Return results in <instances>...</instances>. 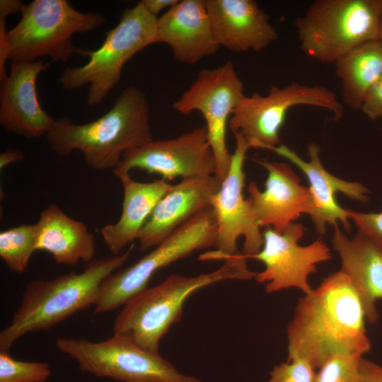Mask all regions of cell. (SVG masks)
<instances>
[{
	"label": "cell",
	"instance_id": "1",
	"mask_svg": "<svg viewBox=\"0 0 382 382\" xmlns=\"http://www.w3.org/2000/svg\"><path fill=\"white\" fill-rule=\"evenodd\" d=\"M362 303L342 270L325 277L299 299L286 328L288 358L307 359L318 369L330 357L371 349Z\"/></svg>",
	"mask_w": 382,
	"mask_h": 382
},
{
	"label": "cell",
	"instance_id": "2",
	"mask_svg": "<svg viewBox=\"0 0 382 382\" xmlns=\"http://www.w3.org/2000/svg\"><path fill=\"white\" fill-rule=\"evenodd\" d=\"M149 120L146 94L131 86L97 120L79 125L66 117L57 119L45 137L50 149L59 157L79 151L93 169L114 170L126 151L154 140Z\"/></svg>",
	"mask_w": 382,
	"mask_h": 382
},
{
	"label": "cell",
	"instance_id": "3",
	"mask_svg": "<svg viewBox=\"0 0 382 382\" xmlns=\"http://www.w3.org/2000/svg\"><path fill=\"white\" fill-rule=\"evenodd\" d=\"M132 249L131 245L122 254L93 259L81 272L28 282L11 323L0 332V351L8 352L23 336L49 330L94 306L104 279L126 262Z\"/></svg>",
	"mask_w": 382,
	"mask_h": 382
},
{
	"label": "cell",
	"instance_id": "4",
	"mask_svg": "<svg viewBox=\"0 0 382 382\" xmlns=\"http://www.w3.org/2000/svg\"><path fill=\"white\" fill-rule=\"evenodd\" d=\"M247 260L240 253L224 260L214 272L192 277L171 274L146 289L124 305L114 321L113 335L158 352L161 339L180 320L183 304L192 293L221 281L255 277L257 272L248 268Z\"/></svg>",
	"mask_w": 382,
	"mask_h": 382
},
{
	"label": "cell",
	"instance_id": "5",
	"mask_svg": "<svg viewBox=\"0 0 382 382\" xmlns=\"http://www.w3.org/2000/svg\"><path fill=\"white\" fill-rule=\"evenodd\" d=\"M295 25L306 55L335 63L355 47L379 40L382 0H316Z\"/></svg>",
	"mask_w": 382,
	"mask_h": 382
},
{
	"label": "cell",
	"instance_id": "6",
	"mask_svg": "<svg viewBox=\"0 0 382 382\" xmlns=\"http://www.w3.org/2000/svg\"><path fill=\"white\" fill-rule=\"evenodd\" d=\"M21 17L7 32L8 60L34 62L49 57L52 62H66L73 54L86 56L76 47L72 36L97 29L105 22L100 13L81 12L66 0H34L23 7Z\"/></svg>",
	"mask_w": 382,
	"mask_h": 382
},
{
	"label": "cell",
	"instance_id": "7",
	"mask_svg": "<svg viewBox=\"0 0 382 382\" xmlns=\"http://www.w3.org/2000/svg\"><path fill=\"white\" fill-rule=\"evenodd\" d=\"M157 18L140 1L125 8L117 25L106 32L101 45L96 50L86 51L88 62L63 71L61 86L74 90L88 85V104L102 103L118 84L125 64L137 52L156 43Z\"/></svg>",
	"mask_w": 382,
	"mask_h": 382
},
{
	"label": "cell",
	"instance_id": "8",
	"mask_svg": "<svg viewBox=\"0 0 382 382\" xmlns=\"http://www.w3.org/2000/svg\"><path fill=\"white\" fill-rule=\"evenodd\" d=\"M217 225L212 207L185 223L132 265L108 276L94 305L96 314L124 306L147 289L156 272L193 252L215 246Z\"/></svg>",
	"mask_w": 382,
	"mask_h": 382
},
{
	"label": "cell",
	"instance_id": "9",
	"mask_svg": "<svg viewBox=\"0 0 382 382\" xmlns=\"http://www.w3.org/2000/svg\"><path fill=\"white\" fill-rule=\"evenodd\" d=\"M298 105L327 110L336 120L343 114L341 103L329 88L291 82L283 87L272 86L265 96L258 93L245 96L233 112L228 126L250 148L270 150L280 144L279 132L288 111Z\"/></svg>",
	"mask_w": 382,
	"mask_h": 382
},
{
	"label": "cell",
	"instance_id": "10",
	"mask_svg": "<svg viewBox=\"0 0 382 382\" xmlns=\"http://www.w3.org/2000/svg\"><path fill=\"white\" fill-rule=\"evenodd\" d=\"M56 346L76 360L82 371L98 377L123 382H202L180 373L158 352L114 335L99 342L59 337Z\"/></svg>",
	"mask_w": 382,
	"mask_h": 382
},
{
	"label": "cell",
	"instance_id": "11",
	"mask_svg": "<svg viewBox=\"0 0 382 382\" xmlns=\"http://www.w3.org/2000/svg\"><path fill=\"white\" fill-rule=\"evenodd\" d=\"M245 96L242 81L233 63L227 61L216 68L201 69L196 80L173 104L175 110L183 115L194 111L203 115L215 156V175L221 182L231 161L226 144L227 125Z\"/></svg>",
	"mask_w": 382,
	"mask_h": 382
},
{
	"label": "cell",
	"instance_id": "12",
	"mask_svg": "<svg viewBox=\"0 0 382 382\" xmlns=\"http://www.w3.org/2000/svg\"><path fill=\"white\" fill-rule=\"evenodd\" d=\"M234 136L236 147L228 172L211 202L217 225L216 249L200 255V260H224L240 253L237 245L240 237L244 238L242 253L246 258L257 253L263 245L260 226L250 200L243 195V164L250 147L240 134Z\"/></svg>",
	"mask_w": 382,
	"mask_h": 382
},
{
	"label": "cell",
	"instance_id": "13",
	"mask_svg": "<svg viewBox=\"0 0 382 382\" xmlns=\"http://www.w3.org/2000/svg\"><path fill=\"white\" fill-rule=\"evenodd\" d=\"M139 169L171 180L216 174L215 156L205 125L168 139L152 140L126 151L113 170L115 176Z\"/></svg>",
	"mask_w": 382,
	"mask_h": 382
},
{
	"label": "cell",
	"instance_id": "14",
	"mask_svg": "<svg viewBox=\"0 0 382 382\" xmlns=\"http://www.w3.org/2000/svg\"><path fill=\"white\" fill-rule=\"evenodd\" d=\"M301 224L291 223L282 232L267 227L262 231L263 245L256 254L247 259H255L265 265L257 272L255 280L265 284L267 293L297 288L304 294L312 291L308 276L316 272L317 265L331 259L329 248L320 239L308 245L298 243L304 234Z\"/></svg>",
	"mask_w": 382,
	"mask_h": 382
},
{
	"label": "cell",
	"instance_id": "15",
	"mask_svg": "<svg viewBox=\"0 0 382 382\" xmlns=\"http://www.w3.org/2000/svg\"><path fill=\"white\" fill-rule=\"evenodd\" d=\"M52 62H13L0 88V124L7 132L26 139L46 136L56 120L39 102L36 82Z\"/></svg>",
	"mask_w": 382,
	"mask_h": 382
},
{
	"label": "cell",
	"instance_id": "16",
	"mask_svg": "<svg viewBox=\"0 0 382 382\" xmlns=\"http://www.w3.org/2000/svg\"><path fill=\"white\" fill-rule=\"evenodd\" d=\"M267 171L263 191L254 181L247 190L260 226L282 232L302 214H309L311 197L308 187L302 185L299 176L286 163L256 159Z\"/></svg>",
	"mask_w": 382,
	"mask_h": 382
},
{
	"label": "cell",
	"instance_id": "17",
	"mask_svg": "<svg viewBox=\"0 0 382 382\" xmlns=\"http://www.w3.org/2000/svg\"><path fill=\"white\" fill-rule=\"evenodd\" d=\"M270 150L290 161L306 176L311 197L309 215L314 223L316 231L323 235L326 231V224L335 226L338 224V221L349 231L348 209L337 204L335 194L341 192L352 199L367 202L369 193L367 188L359 183L340 179L327 171L320 162V148L316 144L308 146V161L303 160L284 144H280Z\"/></svg>",
	"mask_w": 382,
	"mask_h": 382
},
{
	"label": "cell",
	"instance_id": "18",
	"mask_svg": "<svg viewBox=\"0 0 382 382\" xmlns=\"http://www.w3.org/2000/svg\"><path fill=\"white\" fill-rule=\"evenodd\" d=\"M221 181L215 175L184 178L159 200L138 238L139 248H154L176 229L211 207Z\"/></svg>",
	"mask_w": 382,
	"mask_h": 382
},
{
	"label": "cell",
	"instance_id": "19",
	"mask_svg": "<svg viewBox=\"0 0 382 382\" xmlns=\"http://www.w3.org/2000/svg\"><path fill=\"white\" fill-rule=\"evenodd\" d=\"M214 37L233 52H259L278 38L269 16L253 0H206Z\"/></svg>",
	"mask_w": 382,
	"mask_h": 382
},
{
	"label": "cell",
	"instance_id": "20",
	"mask_svg": "<svg viewBox=\"0 0 382 382\" xmlns=\"http://www.w3.org/2000/svg\"><path fill=\"white\" fill-rule=\"evenodd\" d=\"M168 45L179 62L193 65L219 49L206 0H183L157 18L156 43Z\"/></svg>",
	"mask_w": 382,
	"mask_h": 382
},
{
	"label": "cell",
	"instance_id": "21",
	"mask_svg": "<svg viewBox=\"0 0 382 382\" xmlns=\"http://www.w3.org/2000/svg\"><path fill=\"white\" fill-rule=\"evenodd\" d=\"M332 243L341 259V270L352 283L362 303L366 319L378 320L376 301H382V250L361 233L349 238L335 225Z\"/></svg>",
	"mask_w": 382,
	"mask_h": 382
},
{
	"label": "cell",
	"instance_id": "22",
	"mask_svg": "<svg viewBox=\"0 0 382 382\" xmlns=\"http://www.w3.org/2000/svg\"><path fill=\"white\" fill-rule=\"evenodd\" d=\"M117 177L123 187L122 213L117 221L100 228L103 242L112 255H119L138 239L155 207L173 186L162 178L141 183L132 179L129 173Z\"/></svg>",
	"mask_w": 382,
	"mask_h": 382
},
{
	"label": "cell",
	"instance_id": "23",
	"mask_svg": "<svg viewBox=\"0 0 382 382\" xmlns=\"http://www.w3.org/2000/svg\"><path fill=\"white\" fill-rule=\"evenodd\" d=\"M35 224L37 250L49 253L58 265H76L94 259V235L83 222L71 218L57 204L45 208Z\"/></svg>",
	"mask_w": 382,
	"mask_h": 382
},
{
	"label": "cell",
	"instance_id": "24",
	"mask_svg": "<svg viewBox=\"0 0 382 382\" xmlns=\"http://www.w3.org/2000/svg\"><path fill=\"white\" fill-rule=\"evenodd\" d=\"M346 105L359 110L371 88L382 77V44L380 40L364 43L335 63Z\"/></svg>",
	"mask_w": 382,
	"mask_h": 382
},
{
	"label": "cell",
	"instance_id": "25",
	"mask_svg": "<svg viewBox=\"0 0 382 382\" xmlns=\"http://www.w3.org/2000/svg\"><path fill=\"white\" fill-rule=\"evenodd\" d=\"M36 224H22L0 233V256L8 269L15 273L24 272L37 250Z\"/></svg>",
	"mask_w": 382,
	"mask_h": 382
},
{
	"label": "cell",
	"instance_id": "26",
	"mask_svg": "<svg viewBox=\"0 0 382 382\" xmlns=\"http://www.w3.org/2000/svg\"><path fill=\"white\" fill-rule=\"evenodd\" d=\"M50 374L47 363L16 360L0 351V382H45Z\"/></svg>",
	"mask_w": 382,
	"mask_h": 382
},
{
	"label": "cell",
	"instance_id": "27",
	"mask_svg": "<svg viewBox=\"0 0 382 382\" xmlns=\"http://www.w3.org/2000/svg\"><path fill=\"white\" fill-rule=\"evenodd\" d=\"M362 357L358 353L330 357L318 368L315 382H358Z\"/></svg>",
	"mask_w": 382,
	"mask_h": 382
},
{
	"label": "cell",
	"instance_id": "28",
	"mask_svg": "<svg viewBox=\"0 0 382 382\" xmlns=\"http://www.w3.org/2000/svg\"><path fill=\"white\" fill-rule=\"evenodd\" d=\"M315 369L307 359L294 357L275 366L268 382H315Z\"/></svg>",
	"mask_w": 382,
	"mask_h": 382
},
{
	"label": "cell",
	"instance_id": "29",
	"mask_svg": "<svg viewBox=\"0 0 382 382\" xmlns=\"http://www.w3.org/2000/svg\"><path fill=\"white\" fill-rule=\"evenodd\" d=\"M349 216L359 232L369 238L382 250V212L361 213L348 209Z\"/></svg>",
	"mask_w": 382,
	"mask_h": 382
},
{
	"label": "cell",
	"instance_id": "30",
	"mask_svg": "<svg viewBox=\"0 0 382 382\" xmlns=\"http://www.w3.org/2000/svg\"><path fill=\"white\" fill-rule=\"evenodd\" d=\"M359 110L371 120H382V77L369 91Z\"/></svg>",
	"mask_w": 382,
	"mask_h": 382
},
{
	"label": "cell",
	"instance_id": "31",
	"mask_svg": "<svg viewBox=\"0 0 382 382\" xmlns=\"http://www.w3.org/2000/svg\"><path fill=\"white\" fill-rule=\"evenodd\" d=\"M358 382H382V366L362 357Z\"/></svg>",
	"mask_w": 382,
	"mask_h": 382
},
{
	"label": "cell",
	"instance_id": "32",
	"mask_svg": "<svg viewBox=\"0 0 382 382\" xmlns=\"http://www.w3.org/2000/svg\"><path fill=\"white\" fill-rule=\"evenodd\" d=\"M179 1L178 0H142L140 2L149 13L157 17L161 11L170 9Z\"/></svg>",
	"mask_w": 382,
	"mask_h": 382
},
{
	"label": "cell",
	"instance_id": "33",
	"mask_svg": "<svg viewBox=\"0 0 382 382\" xmlns=\"http://www.w3.org/2000/svg\"><path fill=\"white\" fill-rule=\"evenodd\" d=\"M25 5L20 0H0V16L6 18L11 14L21 13Z\"/></svg>",
	"mask_w": 382,
	"mask_h": 382
},
{
	"label": "cell",
	"instance_id": "34",
	"mask_svg": "<svg viewBox=\"0 0 382 382\" xmlns=\"http://www.w3.org/2000/svg\"><path fill=\"white\" fill-rule=\"evenodd\" d=\"M25 158L23 152L18 149H8L0 154V169L2 170L7 166L21 161Z\"/></svg>",
	"mask_w": 382,
	"mask_h": 382
},
{
	"label": "cell",
	"instance_id": "35",
	"mask_svg": "<svg viewBox=\"0 0 382 382\" xmlns=\"http://www.w3.org/2000/svg\"><path fill=\"white\" fill-rule=\"evenodd\" d=\"M379 40H380V42H381V44H382V28H381V35H380Z\"/></svg>",
	"mask_w": 382,
	"mask_h": 382
}]
</instances>
